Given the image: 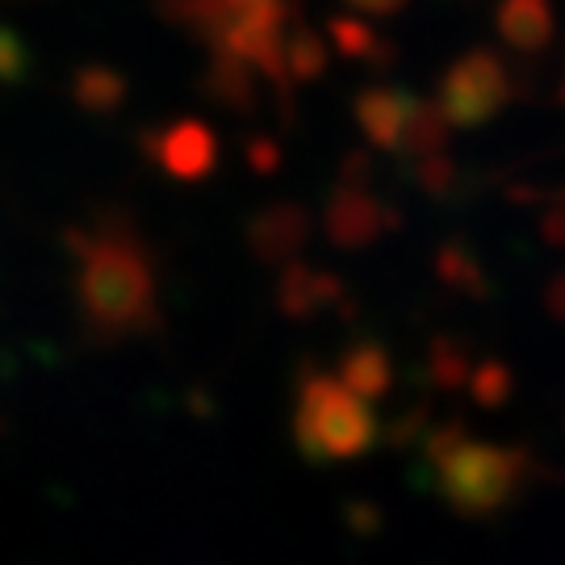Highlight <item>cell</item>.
Segmentation results:
<instances>
[{
    "label": "cell",
    "instance_id": "obj_1",
    "mask_svg": "<svg viewBox=\"0 0 565 565\" xmlns=\"http://www.w3.org/2000/svg\"><path fill=\"white\" fill-rule=\"evenodd\" d=\"M440 469H445L440 478H445L448 499L461 507H494L515 482V473L503 469L499 452H486V448H461Z\"/></svg>",
    "mask_w": 565,
    "mask_h": 565
}]
</instances>
